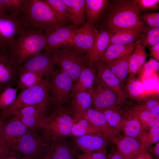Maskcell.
Wrapping results in <instances>:
<instances>
[{"mask_svg":"<svg viewBox=\"0 0 159 159\" xmlns=\"http://www.w3.org/2000/svg\"><path fill=\"white\" fill-rule=\"evenodd\" d=\"M105 21L106 28L113 33L126 29L146 33L147 27L140 19L142 11L135 0L113 1Z\"/></svg>","mask_w":159,"mask_h":159,"instance_id":"cell-1","label":"cell"},{"mask_svg":"<svg viewBox=\"0 0 159 159\" xmlns=\"http://www.w3.org/2000/svg\"><path fill=\"white\" fill-rule=\"evenodd\" d=\"M20 15L25 28L38 29L45 34L63 26L45 0H26Z\"/></svg>","mask_w":159,"mask_h":159,"instance_id":"cell-2","label":"cell"},{"mask_svg":"<svg viewBox=\"0 0 159 159\" xmlns=\"http://www.w3.org/2000/svg\"><path fill=\"white\" fill-rule=\"evenodd\" d=\"M46 35L42 31L25 28L18 36L9 49L12 62L20 66L29 59L37 56L44 49Z\"/></svg>","mask_w":159,"mask_h":159,"instance_id":"cell-3","label":"cell"},{"mask_svg":"<svg viewBox=\"0 0 159 159\" xmlns=\"http://www.w3.org/2000/svg\"><path fill=\"white\" fill-rule=\"evenodd\" d=\"M50 107L38 125L39 130L50 142L70 137L73 115L68 107L63 105Z\"/></svg>","mask_w":159,"mask_h":159,"instance_id":"cell-4","label":"cell"},{"mask_svg":"<svg viewBox=\"0 0 159 159\" xmlns=\"http://www.w3.org/2000/svg\"><path fill=\"white\" fill-rule=\"evenodd\" d=\"M49 80L50 77H45L39 84L20 90L14 102L7 109L0 111V118L4 120L26 107L49 101Z\"/></svg>","mask_w":159,"mask_h":159,"instance_id":"cell-5","label":"cell"},{"mask_svg":"<svg viewBox=\"0 0 159 159\" xmlns=\"http://www.w3.org/2000/svg\"><path fill=\"white\" fill-rule=\"evenodd\" d=\"M50 51L54 65L68 75L74 83L77 80L81 72L87 67L86 55L72 46Z\"/></svg>","mask_w":159,"mask_h":159,"instance_id":"cell-6","label":"cell"},{"mask_svg":"<svg viewBox=\"0 0 159 159\" xmlns=\"http://www.w3.org/2000/svg\"><path fill=\"white\" fill-rule=\"evenodd\" d=\"M36 129L28 130L14 143L10 149L14 153L21 154L31 159H40L49 147L50 141Z\"/></svg>","mask_w":159,"mask_h":159,"instance_id":"cell-7","label":"cell"},{"mask_svg":"<svg viewBox=\"0 0 159 159\" xmlns=\"http://www.w3.org/2000/svg\"><path fill=\"white\" fill-rule=\"evenodd\" d=\"M49 82V103L53 107L62 105L71 99L73 82L67 73L59 69L50 76Z\"/></svg>","mask_w":159,"mask_h":159,"instance_id":"cell-8","label":"cell"},{"mask_svg":"<svg viewBox=\"0 0 159 159\" xmlns=\"http://www.w3.org/2000/svg\"><path fill=\"white\" fill-rule=\"evenodd\" d=\"M87 92L92 99L91 108L102 111L112 106L126 102L127 99L121 96L114 90L97 84H94ZM93 84V85H94Z\"/></svg>","mask_w":159,"mask_h":159,"instance_id":"cell-9","label":"cell"},{"mask_svg":"<svg viewBox=\"0 0 159 159\" xmlns=\"http://www.w3.org/2000/svg\"><path fill=\"white\" fill-rule=\"evenodd\" d=\"M25 28L19 17L7 14L0 16V49H9Z\"/></svg>","mask_w":159,"mask_h":159,"instance_id":"cell-10","label":"cell"},{"mask_svg":"<svg viewBox=\"0 0 159 159\" xmlns=\"http://www.w3.org/2000/svg\"><path fill=\"white\" fill-rule=\"evenodd\" d=\"M96 69L94 84L109 88L123 98L127 99L124 84L107 67L104 62L99 60L95 64Z\"/></svg>","mask_w":159,"mask_h":159,"instance_id":"cell-11","label":"cell"},{"mask_svg":"<svg viewBox=\"0 0 159 159\" xmlns=\"http://www.w3.org/2000/svg\"><path fill=\"white\" fill-rule=\"evenodd\" d=\"M4 120L0 134V145L10 149L16 141L29 130L16 115Z\"/></svg>","mask_w":159,"mask_h":159,"instance_id":"cell-12","label":"cell"},{"mask_svg":"<svg viewBox=\"0 0 159 159\" xmlns=\"http://www.w3.org/2000/svg\"><path fill=\"white\" fill-rule=\"evenodd\" d=\"M98 32L94 24L87 21L75 30L70 44L80 52L87 53L92 46Z\"/></svg>","mask_w":159,"mask_h":159,"instance_id":"cell-13","label":"cell"},{"mask_svg":"<svg viewBox=\"0 0 159 159\" xmlns=\"http://www.w3.org/2000/svg\"><path fill=\"white\" fill-rule=\"evenodd\" d=\"M19 66L12 61L9 49H0V93L16 82Z\"/></svg>","mask_w":159,"mask_h":159,"instance_id":"cell-14","label":"cell"},{"mask_svg":"<svg viewBox=\"0 0 159 159\" xmlns=\"http://www.w3.org/2000/svg\"><path fill=\"white\" fill-rule=\"evenodd\" d=\"M49 101L26 107L14 115L17 116L29 129H36L50 107Z\"/></svg>","mask_w":159,"mask_h":159,"instance_id":"cell-15","label":"cell"},{"mask_svg":"<svg viewBox=\"0 0 159 159\" xmlns=\"http://www.w3.org/2000/svg\"><path fill=\"white\" fill-rule=\"evenodd\" d=\"M68 138L51 141L42 157L49 159H76L78 149Z\"/></svg>","mask_w":159,"mask_h":159,"instance_id":"cell-16","label":"cell"},{"mask_svg":"<svg viewBox=\"0 0 159 159\" xmlns=\"http://www.w3.org/2000/svg\"><path fill=\"white\" fill-rule=\"evenodd\" d=\"M19 69L41 73L44 77H50L55 69L51 52L48 51L29 59L19 66Z\"/></svg>","mask_w":159,"mask_h":159,"instance_id":"cell-17","label":"cell"},{"mask_svg":"<svg viewBox=\"0 0 159 159\" xmlns=\"http://www.w3.org/2000/svg\"><path fill=\"white\" fill-rule=\"evenodd\" d=\"M79 115L87 118L100 132L101 135L110 142L113 143L122 137L120 133L110 125L102 112L90 107L84 113Z\"/></svg>","mask_w":159,"mask_h":159,"instance_id":"cell-18","label":"cell"},{"mask_svg":"<svg viewBox=\"0 0 159 159\" xmlns=\"http://www.w3.org/2000/svg\"><path fill=\"white\" fill-rule=\"evenodd\" d=\"M73 142L83 153H90L104 151L110 141L100 134H90L73 137Z\"/></svg>","mask_w":159,"mask_h":159,"instance_id":"cell-19","label":"cell"},{"mask_svg":"<svg viewBox=\"0 0 159 159\" xmlns=\"http://www.w3.org/2000/svg\"><path fill=\"white\" fill-rule=\"evenodd\" d=\"M134 104L127 100L125 102L112 106L102 112L110 125L120 133L122 124Z\"/></svg>","mask_w":159,"mask_h":159,"instance_id":"cell-20","label":"cell"},{"mask_svg":"<svg viewBox=\"0 0 159 159\" xmlns=\"http://www.w3.org/2000/svg\"><path fill=\"white\" fill-rule=\"evenodd\" d=\"M125 159H133L149 148L140 140L126 136H122L113 143Z\"/></svg>","mask_w":159,"mask_h":159,"instance_id":"cell-21","label":"cell"},{"mask_svg":"<svg viewBox=\"0 0 159 159\" xmlns=\"http://www.w3.org/2000/svg\"><path fill=\"white\" fill-rule=\"evenodd\" d=\"M113 34L105 28L99 31L92 46L86 55L87 67L95 65L99 60L108 47Z\"/></svg>","mask_w":159,"mask_h":159,"instance_id":"cell-22","label":"cell"},{"mask_svg":"<svg viewBox=\"0 0 159 159\" xmlns=\"http://www.w3.org/2000/svg\"><path fill=\"white\" fill-rule=\"evenodd\" d=\"M78 27L72 25L62 26L51 32L45 34L47 43L45 51L59 49L64 44L70 43Z\"/></svg>","mask_w":159,"mask_h":159,"instance_id":"cell-23","label":"cell"},{"mask_svg":"<svg viewBox=\"0 0 159 159\" xmlns=\"http://www.w3.org/2000/svg\"><path fill=\"white\" fill-rule=\"evenodd\" d=\"M96 67L95 64L85 68L81 72L76 81L73 84L71 97L79 92L87 91L94 84Z\"/></svg>","mask_w":159,"mask_h":159,"instance_id":"cell-24","label":"cell"},{"mask_svg":"<svg viewBox=\"0 0 159 159\" xmlns=\"http://www.w3.org/2000/svg\"><path fill=\"white\" fill-rule=\"evenodd\" d=\"M73 25L78 27L86 23L85 0H63Z\"/></svg>","mask_w":159,"mask_h":159,"instance_id":"cell-25","label":"cell"},{"mask_svg":"<svg viewBox=\"0 0 159 159\" xmlns=\"http://www.w3.org/2000/svg\"><path fill=\"white\" fill-rule=\"evenodd\" d=\"M139 39L135 49L131 55L129 60V77L127 79L135 77V75L141 69L148 56L145 47L140 45Z\"/></svg>","mask_w":159,"mask_h":159,"instance_id":"cell-26","label":"cell"},{"mask_svg":"<svg viewBox=\"0 0 159 159\" xmlns=\"http://www.w3.org/2000/svg\"><path fill=\"white\" fill-rule=\"evenodd\" d=\"M132 112L137 117L144 130L159 128V115H154L139 104H134Z\"/></svg>","mask_w":159,"mask_h":159,"instance_id":"cell-27","label":"cell"},{"mask_svg":"<svg viewBox=\"0 0 159 159\" xmlns=\"http://www.w3.org/2000/svg\"><path fill=\"white\" fill-rule=\"evenodd\" d=\"M71 98V104L68 108L73 117L82 114L91 107L92 98L87 91L77 93Z\"/></svg>","mask_w":159,"mask_h":159,"instance_id":"cell-28","label":"cell"},{"mask_svg":"<svg viewBox=\"0 0 159 159\" xmlns=\"http://www.w3.org/2000/svg\"><path fill=\"white\" fill-rule=\"evenodd\" d=\"M138 41L131 44L110 45L106 49L99 60L103 62H107L132 53Z\"/></svg>","mask_w":159,"mask_h":159,"instance_id":"cell-29","label":"cell"},{"mask_svg":"<svg viewBox=\"0 0 159 159\" xmlns=\"http://www.w3.org/2000/svg\"><path fill=\"white\" fill-rule=\"evenodd\" d=\"M90 134L102 135L100 132L84 116L74 117L70 137H77Z\"/></svg>","mask_w":159,"mask_h":159,"instance_id":"cell-30","label":"cell"},{"mask_svg":"<svg viewBox=\"0 0 159 159\" xmlns=\"http://www.w3.org/2000/svg\"><path fill=\"white\" fill-rule=\"evenodd\" d=\"M132 53L110 62H104L107 67L124 84L129 74V60Z\"/></svg>","mask_w":159,"mask_h":159,"instance_id":"cell-31","label":"cell"},{"mask_svg":"<svg viewBox=\"0 0 159 159\" xmlns=\"http://www.w3.org/2000/svg\"><path fill=\"white\" fill-rule=\"evenodd\" d=\"M85 1L87 21L94 24L99 19L110 4L107 0H85Z\"/></svg>","mask_w":159,"mask_h":159,"instance_id":"cell-32","label":"cell"},{"mask_svg":"<svg viewBox=\"0 0 159 159\" xmlns=\"http://www.w3.org/2000/svg\"><path fill=\"white\" fill-rule=\"evenodd\" d=\"M144 131L139 120L131 111L124 121L121 132L124 135L140 139Z\"/></svg>","mask_w":159,"mask_h":159,"instance_id":"cell-33","label":"cell"},{"mask_svg":"<svg viewBox=\"0 0 159 159\" xmlns=\"http://www.w3.org/2000/svg\"><path fill=\"white\" fill-rule=\"evenodd\" d=\"M142 35V33L137 30L131 29L120 30L113 34L109 46L113 44L133 43L137 42Z\"/></svg>","mask_w":159,"mask_h":159,"instance_id":"cell-34","label":"cell"},{"mask_svg":"<svg viewBox=\"0 0 159 159\" xmlns=\"http://www.w3.org/2000/svg\"><path fill=\"white\" fill-rule=\"evenodd\" d=\"M44 75L34 72L25 71L19 69L16 80L17 88L21 90L33 87L41 82Z\"/></svg>","mask_w":159,"mask_h":159,"instance_id":"cell-35","label":"cell"},{"mask_svg":"<svg viewBox=\"0 0 159 159\" xmlns=\"http://www.w3.org/2000/svg\"><path fill=\"white\" fill-rule=\"evenodd\" d=\"M56 13L62 24L66 26L70 20L69 13L63 0H45Z\"/></svg>","mask_w":159,"mask_h":159,"instance_id":"cell-36","label":"cell"},{"mask_svg":"<svg viewBox=\"0 0 159 159\" xmlns=\"http://www.w3.org/2000/svg\"><path fill=\"white\" fill-rule=\"evenodd\" d=\"M18 89L9 86L0 93V111L6 109L14 102Z\"/></svg>","mask_w":159,"mask_h":159,"instance_id":"cell-37","label":"cell"},{"mask_svg":"<svg viewBox=\"0 0 159 159\" xmlns=\"http://www.w3.org/2000/svg\"><path fill=\"white\" fill-rule=\"evenodd\" d=\"M125 90L126 93L132 99H137L143 92L144 87L139 80L134 77L127 79Z\"/></svg>","mask_w":159,"mask_h":159,"instance_id":"cell-38","label":"cell"},{"mask_svg":"<svg viewBox=\"0 0 159 159\" xmlns=\"http://www.w3.org/2000/svg\"><path fill=\"white\" fill-rule=\"evenodd\" d=\"M6 11L12 16L19 17L26 0H2Z\"/></svg>","mask_w":159,"mask_h":159,"instance_id":"cell-39","label":"cell"},{"mask_svg":"<svg viewBox=\"0 0 159 159\" xmlns=\"http://www.w3.org/2000/svg\"><path fill=\"white\" fill-rule=\"evenodd\" d=\"M145 34L140 38L143 43L142 45L150 48L159 42V27L149 28Z\"/></svg>","mask_w":159,"mask_h":159,"instance_id":"cell-40","label":"cell"},{"mask_svg":"<svg viewBox=\"0 0 159 159\" xmlns=\"http://www.w3.org/2000/svg\"><path fill=\"white\" fill-rule=\"evenodd\" d=\"M148 147L159 141V128H150L144 130L143 134L140 139Z\"/></svg>","mask_w":159,"mask_h":159,"instance_id":"cell-41","label":"cell"},{"mask_svg":"<svg viewBox=\"0 0 159 159\" xmlns=\"http://www.w3.org/2000/svg\"><path fill=\"white\" fill-rule=\"evenodd\" d=\"M140 19L151 29L159 27V13H145L141 14Z\"/></svg>","mask_w":159,"mask_h":159,"instance_id":"cell-42","label":"cell"},{"mask_svg":"<svg viewBox=\"0 0 159 159\" xmlns=\"http://www.w3.org/2000/svg\"><path fill=\"white\" fill-rule=\"evenodd\" d=\"M154 115H159V104L158 100L153 98H145L138 103Z\"/></svg>","mask_w":159,"mask_h":159,"instance_id":"cell-43","label":"cell"},{"mask_svg":"<svg viewBox=\"0 0 159 159\" xmlns=\"http://www.w3.org/2000/svg\"><path fill=\"white\" fill-rule=\"evenodd\" d=\"M135 1L142 11L156 10L159 8V0H135Z\"/></svg>","mask_w":159,"mask_h":159,"instance_id":"cell-44","label":"cell"},{"mask_svg":"<svg viewBox=\"0 0 159 159\" xmlns=\"http://www.w3.org/2000/svg\"><path fill=\"white\" fill-rule=\"evenodd\" d=\"M76 159H108L107 150L90 153H79L76 155Z\"/></svg>","mask_w":159,"mask_h":159,"instance_id":"cell-45","label":"cell"},{"mask_svg":"<svg viewBox=\"0 0 159 159\" xmlns=\"http://www.w3.org/2000/svg\"><path fill=\"white\" fill-rule=\"evenodd\" d=\"M143 67L146 72L157 71L159 69V61L153 58H150L145 62Z\"/></svg>","mask_w":159,"mask_h":159,"instance_id":"cell-46","label":"cell"},{"mask_svg":"<svg viewBox=\"0 0 159 159\" xmlns=\"http://www.w3.org/2000/svg\"><path fill=\"white\" fill-rule=\"evenodd\" d=\"M149 49L150 55L153 59L159 61V42Z\"/></svg>","mask_w":159,"mask_h":159,"instance_id":"cell-47","label":"cell"},{"mask_svg":"<svg viewBox=\"0 0 159 159\" xmlns=\"http://www.w3.org/2000/svg\"><path fill=\"white\" fill-rule=\"evenodd\" d=\"M108 159H125L122 155L119 152L116 148L112 149L108 154Z\"/></svg>","mask_w":159,"mask_h":159,"instance_id":"cell-48","label":"cell"},{"mask_svg":"<svg viewBox=\"0 0 159 159\" xmlns=\"http://www.w3.org/2000/svg\"><path fill=\"white\" fill-rule=\"evenodd\" d=\"M133 159H153L148 150L145 151L136 156Z\"/></svg>","mask_w":159,"mask_h":159,"instance_id":"cell-49","label":"cell"},{"mask_svg":"<svg viewBox=\"0 0 159 159\" xmlns=\"http://www.w3.org/2000/svg\"><path fill=\"white\" fill-rule=\"evenodd\" d=\"M15 154L11 152L10 154L0 157V159H31L29 158L23 156L21 158L17 157L15 156Z\"/></svg>","mask_w":159,"mask_h":159,"instance_id":"cell-50","label":"cell"},{"mask_svg":"<svg viewBox=\"0 0 159 159\" xmlns=\"http://www.w3.org/2000/svg\"><path fill=\"white\" fill-rule=\"evenodd\" d=\"M155 159H159V141L156 143L155 145L151 150Z\"/></svg>","mask_w":159,"mask_h":159,"instance_id":"cell-51","label":"cell"},{"mask_svg":"<svg viewBox=\"0 0 159 159\" xmlns=\"http://www.w3.org/2000/svg\"><path fill=\"white\" fill-rule=\"evenodd\" d=\"M11 153V152L6 148L0 145V157Z\"/></svg>","mask_w":159,"mask_h":159,"instance_id":"cell-52","label":"cell"},{"mask_svg":"<svg viewBox=\"0 0 159 159\" xmlns=\"http://www.w3.org/2000/svg\"><path fill=\"white\" fill-rule=\"evenodd\" d=\"M6 14L4 4L2 0H0V16Z\"/></svg>","mask_w":159,"mask_h":159,"instance_id":"cell-53","label":"cell"},{"mask_svg":"<svg viewBox=\"0 0 159 159\" xmlns=\"http://www.w3.org/2000/svg\"><path fill=\"white\" fill-rule=\"evenodd\" d=\"M4 120H2L0 118V134L1 130L2 124Z\"/></svg>","mask_w":159,"mask_h":159,"instance_id":"cell-54","label":"cell"},{"mask_svg":"<svg viewBox=\"0 0 159 159\" xmlns=\"http://www.w3.org/2000/svg\"><path fill=\"white\" fill-rule=\"evenodd\" d=\"M40 159H49L45 157H42Z\"/></svg>","mask_w":159,"mask_h":159,"instance_id":"cell-55","label":"cell"}]
</instances>
